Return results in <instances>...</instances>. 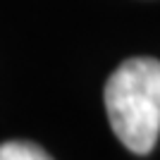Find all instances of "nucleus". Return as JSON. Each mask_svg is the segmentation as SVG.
I'll list each match as a JSON object with an SVG mask.
<instances>
[{"label":"nucleus","instance_id":"f257e3e1","mask_svg":"<svg viewBox=\"0 0 160 160\" xmlns=\"http://www.w3.org/2000/svg\"><path fill=\"white\" fill-rule=\"evenodd\" d=\"M103 98L120 143L136 155L151 153L160 136V60H124L110 74Z\"/></svg>","mask_w":160,"mask_h":160},{"label":"nucleus","instance_id":"f03ea898","mask_svg":"<svg viewBox=\"0 0 160 160\" xmlns=\"http://www.w3.org/2000/svg\"><path fill=\"white\" fill-rule=\"evenodd\" d=\"M0 160H53L41 146L31 141H7L0 143Z\"/></svg>","mask_w":160,"mask_h":160}]
</instances>
